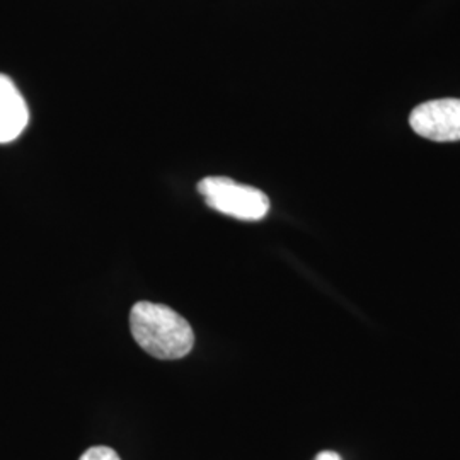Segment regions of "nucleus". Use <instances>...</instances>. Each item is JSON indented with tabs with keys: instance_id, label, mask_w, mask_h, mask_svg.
Here are the masks:
<instances>
[{
	"instance_id": "423d86ee",
	"label": "nucleus",
	"mask_w": 460,
	"mask_h": 460,
	"mask_svg": "<svg viewBox=\"0 0 460 460\" xmlns=\"http://www.w3.org/2000/svg\"><path fill=\"white\" fill-rule=\"evenodd\" d=\"M314 460H343L340 457V454L336 452H331V450H324V452H319L317 457Z\"/></svg>"
},
{
	"instance_id": "f257e3e1",
	"label": "nucleus",
	"mask_w": 460,
	"mask_h": 460,
	"mask_svg": "<svg viewBox=\"0 0 460 460\" xmlns=\"http://www.w3.org/2000/svg\"><path fill=\"white\" fill-rule=\"evenodd\" d=\"M130 329L138 346L159 360L182 358L195 345L190 323L163 304L137 302L130 313Z\"/></svg>"
},
{
	"instance_id": "7ed1b4c3",
	"label": "nucleus",
	"mask_w": 460,
	"mask_h": 460,
	"mask_svg": "<svg viewBox=\"0 0 460 460\" xmlns=\"http://www.w3.org/2000/svg\"><path fill=\"white\" fill-rule=\"evenodd\" d=\"M414 133L433 142H459L460 99H433L418 104L410 115Z\"/></svg>"
},
{
	"instance_id": "f03ea898",
	"label": "nucleus",
	"mask_w": 460,
	"mask_h": 460,
	"mask_svg": "<svg viewBox=\"0 0 460 460\" xmlns=\"http://www.w3.org/2000/svg\"><path fill=\"white\" fill-rule=\"evenodd\" d=\"M198 191L210 208L239 220H261L270 212V198L261 190L230 178H205L198 182Z\"/></svg>"
},
{
	"instance_id": "20e7f679",
	"label": "nucleus",
	"mask_w": 460,
	"mask_h": 460,
	"mask_svg": "<svg viewBox=\"0 0 460 460\" xmlns=\"http://www.w3.org/2000/svg\"><path fill=\"white\" fill-rule=\"evenodd\" d=\"M30 121L28 104L16 84L0 74V144L16 140Z\"/></svg>"
},
{
	"instance_id": "39448f33",
	"label": "nucleus",
	"mask_w": 460,
	"mask_h": 460,
	"mask_svg": "<svg viewBox=\"0 0 460 460\" xmlns=\"http://www.w3.org/2000/svg\"><path fill=\"white\" fill-rule=\"evenodd\" d=\"M79 460H121L113 448L110 447H91Z\"/></svg>"
}]
</instances>
